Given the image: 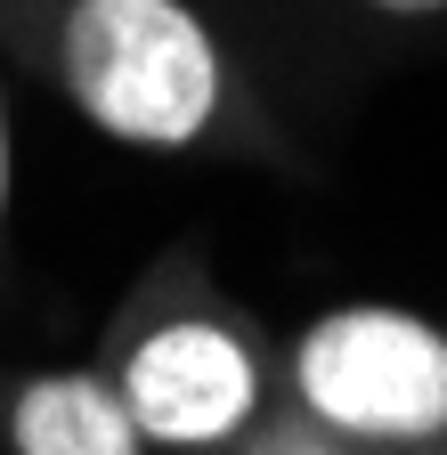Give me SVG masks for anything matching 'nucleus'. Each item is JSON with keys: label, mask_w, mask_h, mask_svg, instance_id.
<instances>
[{"label": "nucleus", "mask_w": 447, "mask_h": 455, "mask_svg": "<svg viewBox=\"0 0 447 455\" xmlns=\"http://www.w3.org/2000/svg\"><path fill=\"white\" fill-rule=\"evenodd\" d=\"M285 398L358 455H447V325L407 301H333L285 341Z\"/></svg>", "instance_id": "7ed1b4c3"}, {"label": "nucleus", "mask_w": 447, "mask_h": 455, "mask_svg": "<svg viewBox=\"0 0 447 455\" xmlns=\"http://www.w3.org/2000/svg\"><path fill=\"white\" fill-rule=\"evenodd\" d=\"M0 439H9V455H155L98 358L9 382L0 390Z\"/></svg>", "instance_id": "20e7f679"}, {"label": "nucleus", "mask_w": 447, "mask_h": 455, "mask_svg": "<svg viewBox=\"0 0 447 455\" xmlns=\"http://www.w3.org/2000/svg\"><path fill=\"white\" fill-rule=\"evenodd\" d=\"M98 366L155 455H220L285 398V350L212 276L204 244H163L123 284Z\"/></svg>", "instance_id": "f03ea898"}, {"label": "nucleus", "mask_w": 447, "mask_h": 455, "mask_svg": "<svg viewBox=\"0 0 447 455\" xmlns=\"http://www.w3.org/2000/svg\"><path fill=\"white\" fill-rule=\"evenodd\" d=\"M9 204H17V139H9V90H0V236H9Z\"/></svg>", "instance_id": "0eeeda50"}, {"label": "nucleus", "mask_w": 447, "mask_h": 455, "mask_svg": "<svg viewBox=\"0 0 447 455\" xmlns=\"http://www.w3.org/2000/svg\"><path fill=\"white\" fill-rule=\"evenodd\" d=\"M350 17H366V25H447V0H342Z\"/></svg>", "instance_id": "423d86ee"}, {"label": "nucleus", "mask_w": 447, "mask_h": 455, "mask_svg": "<svg viewBox=\"0 0 447 455\" xmlns=\"http://www.w3.org/2000/svg\"><path fill=\"white\" fill-rule=\"evenodd\" d=\"M220 455H358V447H350V439H333L325 423H309L293 398H276V407H268L236 447H220Z\"/></svg>", "instance_id": "39448f33"}, {"label": "nucleus", "mask_w": 447, "mask_h": 455, "mask_svg": "<svg viewBox=\"0 0 447 455\" xmlns=\"http://www.w3.org/2000/svg\"><path fill=\"white\" fill-rule=\"evenodd\" d=\"M0 57L139 155H285L260 82L196 0H0Z\"/></svg>", "instance_id": "f257e3e1"}]
</instances>
